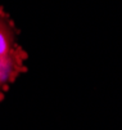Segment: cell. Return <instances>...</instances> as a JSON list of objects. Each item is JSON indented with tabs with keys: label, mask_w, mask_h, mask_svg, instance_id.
<instances>
[{
	"label": "cell",
	"mask_w": 122,
	"mask_h": 130,
	"mask_svg": "<svg viewBox=\"0 0 122 130\" xmlns=\"http://www.w3.org/2000/svg\"><path fill=\"white\" fill-rule=\"evenodd\" d=\"M19 30L0 7V102L21 75L27 72V52L17 41Z\"/></svg>",
	"instance_id": "6da1fadb"
}]
</instances>
